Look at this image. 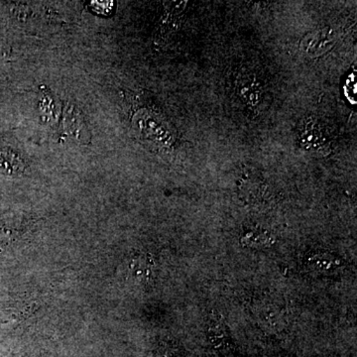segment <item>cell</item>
Returning a JSON list of instances; mask_svg holds the SVG:
<instances>
[{
  "mask_svg": "<svg viewBox=\"0 0 357 357\" xmlns=\"http://www.w3.org/2000/svg\"><path fill=\"white\" fill-rule=\"evenodd\" d=\"M241 195L251 206H263L271 199L269 187L257 178H246L241 184Z\"/></svg>",
  "mask_w": 357,
  "mask_h": 357,
  "instance_id": "6da1fadb",
  "label": "cell"
},
{
  "mask_svg": "<svg viewBox=\"0 0 357 357\" xmlns=\"http://www.w3.org/2000/svg\"><path fill=\"white\" fill-rule=\"evenodd\" d=\"M153 267V260L151 257H147L146 255L136 256L129 264L131 275L136 280L141 282H146L152 278Z\"/></svg>",
  "mask_w": 357,
  "mask_h": 357,
  "instance_id": "7a4b0ae2",
  "label": "cell"
},
{
  "mask_svg": "<svg viewBox=\"0 0 357 357\" xmlns=\"http://www.w3.org/2000/svg\"><path fill=\"white\" fill-rule=\"evenodd\" d=\"M9 157H10V154L1 152L0 153V166L2 168L8 169V170H10V172H13L14 170H17V167L20 169V162L13 155L11 157L10 161H9Z\"/></svg>",
  "mask_w": 357,
  "mask_h": 357,
  "instance_id": "3957f363",
  "label": "cell"
},
{
  "mask_svg": "<svg viewBox=\"0 0 357 357\" xmlns=\"http://www.w3.org/2000/svg\"><path fill=\"white\" fill-rule=\"evenodd\" d=\"M267 234L265 231H258L255 232H249L248 236H244L243 241H248V243H257L258 244H264V243H267Z\"/></svg>",
  "mask_w": 357,
  "mask_h": 357,
  "instance_id": "277c9868",
  "label": "cell"
}]
</instances>
